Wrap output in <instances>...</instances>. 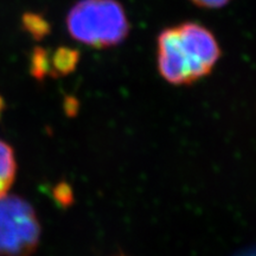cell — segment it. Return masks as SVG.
<instances>
[{
  "mask_svg": "<svg viewBox=\"0 0 256 256\" xmlns=\"http://www.w3.org/2000/svg\"><path fill=\"white\" fill-rule=\"evenodd\" d=\"M156 63L162 78L174 86L191 84L212 72L220 48L212 32L197 23H183L160 32Z\"/></svg>",
  "mask_w": 256,
  "mask_h": 256,
  "instance_id": "6da1fadb",
  "label": "cell"
},
{
  "mask_svg": "<svg viewBox=\"0 0 256 256\" xmlns=\"http://www.w3.org/2000/svg\"><path fill=\"white\" fill-rule=\"evenodd\" d=\"M130 28L124 6L116 0H80L66 16L72 40L98 49L122 43Z\"/></svg>",
  "mask_w": 256,
  "mask_h": 256,
  "instance_id": "7a4b0ae2",
  "label": "cell"
},
{
  "mask_svg": "<svg viewBox=\"0 0 256 256\" xmlns=\"http://www.w3.org/2000/svg\"><path fill=\"white\" fill-rule=\"evenodd\" d=\"M40 238V224L31 204L14 194L0 198V256H31Z\"/></svg>",
  "mask_w": 256,
  "mask_h": 256,
  "instance_id": "3957f363",
  "label": "cell"
},
{
  "mask_svg": "<svg viewBox=\"0 0 256 256\" xmlns=\"http://www.w3.org/2000/svg\"><path fill=\"white\" fill-rule=\"evenodd\" d=\"M80 54L78 50L69 48H58L54 52L50 60V75L51 76H66L74 72L78 63Z\"/></svg>",
  "mask_w": 256,
  "mask_h": 256,
  "instance_id": "277c9868",
  "label": "cell"
},
{
  "mask_svg": "<svg viewBox=\"0 0 256 256\" xmlns=\"http://www.w3.org/2000/svg\"><path fill=\"white\" fill-rule=\"evenodd\" d=\"M31 74L37 80H43L50 75V60L48 52L42 48L34 49L31 58Z\"/></svg>",
  "mask_w": 256,
  "mask_h": 256,
  "instance_id": "5b68a950",
  "label": "cell"
},
{
  "mask_svg": "<svg viewBox=\"0 0 256 256\" xmlns=\"http://www.w3.org/2000/svg\"><path fill=\"white\" fill-rule=\"evenodd\" d=\"M23 25L28 34L36 40H40L49 32V24L44 18L34 14H26L23 17Z\"/></svg>",
  "mask_w": 256,
  "mask_h": 256,
  "instance_id": "8992f818",
  "label": "cell"
},
{
  "mask_svg": "<svg viewBox=\"0 0 256 256\" xmlns=\"http://www.w3.org/2000/svg\"><path fill=\"white\" fill-rule=\"evenodd\" d=\"M54 200H56V203L62 208H68L74 202V192L72 188L66 182H60L54 188L52 191Z\"/></svg>",
  "mask_w": 256,
  "mask_h": 256,
  "instance_id": "52a82bcc",
  "label": "cell"
},
{
  "mask_svg": "<svg viewBox=\"0 0 256 256\" xmlns=\"http://www.w3.org/2000/svg\"><path fill=\"white\" fill-rule=\"evenodd\" d=\"M191 2L204 8H220L226 6L232 0H191Z\"/></svg>",
  "mask_w": 256,
  "mask_h": 256,
  "instance_id": "ba28073f",
  "label": "cell"
},
{
  "mask_svg": "<svg viewBox=\"0 0 256 256\" xmlns=\"http://www.w3.org/2000/svg\"><path fill=\"white\" fill-rule=\"evenodd\" d=\"M78 101L74 98H66V102H64V110L68 116H74V115L78 114Z\"/></svg>",
  "mask_w": 256,
  "mask_h": 256,
  "instance_id": "9c48e42d",
  "label": "cell"
},
{
  "mask_svg": "<svg viewBox=\"0 0 256 256\" xmlns=\"http://www.w3.org/2000/svg\"><path fill=\"white\" fill-rule=\"evenodd\" d=\"M12 185L8 184V182H5L4 179L0 177V198L4 197L5 194H8V191L10 190Z\"/></svg>",
  "mask_w": 256,
  "mask_h": 256,
  "instance_id": "30bf717a",
  "label": "cell"
},
{
  "mask_svg": "<svg viewBox=\"0 0 256 256\" xmlns=\"http://www.w3.org/2000/svg\"><path fill=\"white\" fill-rule=\"evenodd\" d=\"M4 107H5L4 100H2V98L0 96V116H2V110H4Z\"/></svg>",
  "mask_w": 256,
  "mask_h": 256,
  "instance_id": "8fae6325",
  "label": "cell"
}]
</instances>
